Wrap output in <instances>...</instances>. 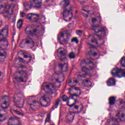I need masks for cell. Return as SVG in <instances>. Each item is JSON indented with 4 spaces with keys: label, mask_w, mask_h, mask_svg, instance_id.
<instances>
[{
    "label": "cell",
    "mask_w": 125,
    "mask_h": 125,
    "mask_svg": "<svg viewBox=\"0 0 125 125\" xmlns=\"http://www.w3.org/2000/svg\"><path fill=\"white\" fill-rule=\"evenodd\" d=\"M63 5L65 6V7L67 6V5L70 4L69 0H63Z\"/></svg>",
    "instance_id": "cell-43"
},
{
    "label": "cell",
    "mask_w": 125,
    "mask_h": 125,
    "mask_svg": "<svg viewBox=\"0 0 125 125\" xmlns=\"http://www.w3.org/2000/svg\"><path fill=\"white\" fill-rule=\"evenodd\" d=\"M8 5L6 0H0V13H4Z\"/></svg>",
    "instance_id": "cell-25"
},
{
    "label": "cell",
    "mask_w": 125,
    "mask_h": 125,
    "mask_svg": "<svg viewBox=\"0 0 125 125\" xmlns=\"http://www.w3.org/2000/svg\"><path fill=\"white\" fill-rule=\"evenodd\" d=\"M72 9L71 6L69 4L65 7V9L63 13V19L66 21H69L72 19Z\"/></svg>",
    "instance_id": "cell-9"
},
{
    "label": "cell",
    "mask_w": 125,
    "mask_h": 125,
    "mask_svg": "<svg viewBox=\"0 0 125 125\" xmlns=\"http://www.w3.org/2000/svg\"><path fill=\"white\" fill-rule=\"evenodd\" d=\"M69 93L73 96H79L81 94L79 88L73 86L71 87L69 89Z\"/></svg>",
    "instance_id": "cell-22"
},
{
    "label": "cell",
    "mask_w": 125,
    "mask_h": 125,
    "mask_svg": "<svg viewBox=\"0 0 125 125\" xmlns=\"http://www.w3.org/2000/svg\"><path fill=\"white\" fill-rule=\"evenodd\" d=\"M78 83V81L75 78H72L71 79V80L69 81V85L70 87H73L75 86Z\"/></svg>",
    "instance_id": "cell-37"
},
{
    "label": "cell",
    "mask_w": 125,
    "mask_h": 125,
    "mask_svg": "<svg viewBox=\"0 0 125 125\" xmlns=\"http://www.w3.org/2000/svg\"><path fill=\"white\" fill-rule=\"evenodd\" d=\"M51 100L49 96H43L41 97L40 99V103L43 107H47L50 104Z\"/></svg>",
    "instance_id": "cell-20"
},
{
    "label": "cell",
    "mask_w": 125,
    "mask_h": 125,
    "mask_svg": "<svg viewBox=\"0 0 125 125\" xmlns=\"http://www.w3.org/2000/svg\"><path fill=\"white\" fill-rule=\"evenodd\" d=\"M11 111L13 115L17 118H21L23 117V113L21 110L20 109V107L17 106L16 105H14L11 107Z\"/></svg>",
    "instance_id": "cell-13"
},
{
    "label": "cell",
    "mask_w": 125,
    "mask_h": 125,
    "mask_svg": "<svg viewBox=\"0 0 125 125\" xmlns=\"http://www.w3.org/2000/svg\"><path fill=\"white\" fill-rule=\"evenodd\" d=\"M1 74H2V73H1V72L0 71V77H1Z\"/></svg>",
    "instance_id": "cell-50"
},
{
    "label": "cell",
    "mask_w": 125,
    "mask_h": 125,
    "mask_svg": "<svg viewBox=\"0 0 125 125\" xmlns=\"http://www.w3.org/2000/svg\"><path fill=\"white\" fill-rule=\"evenodd\" d=\"M11 0V1H13L14 0Z\"/></svg>",
    "instance_id": "cell-51"
},
{
    "label": "cell",
    "mask_w": 125,
    "mask_h": 125,
    "mask_svg": "<svg viewBox=\"0 0 125 125\" xmlns=\"http://www.w3.org/2000/svg\"><path fill=\"white\" fill-rule=\"evenodd\" d=\"M44 29L40 25H30L25 30V32L27 35H35L37 36H41L43 34Z\"/></svg>",
    "instance_id": "cell-1"
},
{
    "label": "cell",
    "mask_w": 125,
    "mask_h": 125,
    "mask_svg": "<svg viewBox=\"0 0 125 125\" xmlns=\"http://www.w3.org/2000/svg\"><path fill=\"white\" fill-rule=\"evenodd\" d=\"M87 54L89 58L92 60H96L100 56L99 51L96 49L95 47H93L89 49Z\"/></svg>",
    "instance_id": "cell-10"
},
{
    "label": "cell",
    "mask_w": 125,
    "mask_h": 125,
    "mask_svg": "<svg viewBox=\"0 0 125 125\" xmlns=\"http://www.w3.org/2000/svg\"><path fill=\"white\" fill-rule=\"evenodd\" d=\"M62 99L63 101H66L68 100V97L66 95H63L62 96Z\"/></svg>",
    "instance_id": "cell-45"
},
{
    "label": "cell",
    "mask_w": 125,
    "mask_h": 125,
    "mask_svg": "<svg viewBox=\"0 0 125 125\" xmlns=\"http://www.w3.org/2000/svg\"><path fill=\"white\" fill-rule=\"evenodd\" d=\"M27 19L32 22L37 21L39 19V16L37 14L33 13H30L27 16Z\"/></svg>",
    "instance_id": "cell-24"
},
{
    "label": "cell",
    "mask_w": 125,
    "mask_h": 125,
    "mask_svg": "<svg viewBox=\"0 0 125 125\" xmlns=\"http://www.w3.org/2000/svg\"><path fill=\"white\" fill-rule=\"evenodd\" d=\"M107 84L108 86H113L115 84V80L113 78H110L107 80Z\"/></svg>",
    "instance_id": "cell-38"
},
{
    "label": "cell",
    "mask_w": 125,
    "mask_h": 125,
    "mask_svg": "<svg viewBox=\"0 0 125 125\" xmlns=\"http://www.w3.org/2000/svg\"><path fill=\"white\" fill-rule=\"evenodd\" d=\"M8 46V42L6 39L0 40V48L2 49H6Z\"/></svg>",
    "instance_id": "cell-29"
},
{
    "label": "cell",
    "mask_w": 125,
    "mask_h": 125,
    "mask_svg": "<svg viewBox=\"0 0 125 125\" xmlns=\"http://www.w3.org/2000/svg\"><path fill=\"white\" fill-rule=\"evenodd\" d=\"M0 102L1 106L3 109H7L10 105V98L8 96L6 95L3 96Z\"/></svg>",
    "instance_id": "cell-17"
},
{
    "label": "cell",
    "mask_w": 125,
    "mask_h": 125,
    "mask_svg": "<svg viewBox=\"0 0 125 125\" xmlns=\"http://www.w3.org/2000/svg\"><path fill=\"white\" fill-rule=\"evenodd\" d=\"M31 109L33 110L38 109L39 107V104L38 101H34L30 104Z\"/></svg>",
    "instance_id": "cell-34"
},
{
    "label": "cell",
    "mask_w": 125,
    "mask_h": 125,
    "mask_svg": "<svg viewBox=\"0 0 125 125\" xmlns=\"http://www.w3.org/2000/svg\"><path fill=\"white\" fill-rule=\"evenodd\" d=\"M78 1L81 3H84L87 2V0H78Z\"/></svg>",
    "instance_id": "cell-47"
},
{
    "label": "cell",
    "mask_w": 125,
    "mask_h": 125,
    "mask_svg": "<svg viewBox=\"0 0 125 125\" xmlns=\"http://www.w3.org/2000/svg\"><path fill=\"white\" fill-rule=\"evenodd\" d=\"M66 51L63 48H60L58 50L57 54L58 58L62 61L65 60L66 58Z\"/></svg>",
    "instance_id": "cell-21"
},
{
    "label": "cell",
    "mask_w": 125,
    "mask_h": 125,
    "mask_svg": "<svg viewBox=\"0 0 125 125\" xmlns=\"http://www.w3.org/2000/svg\"><path fill=\"white\" fill-rule=\"evenodd\" d=\"M111 73L115 76L122 77L125 76V71L124 69L115 68L112 70Z\"/></svg>",
    "instance_id": "cell-15"
},
{
    "label": "cell",
    "mask_w": 125,
    "mask_h": 125,
    "mask_svg": "<svg viewBox=\"0 0 125 125\" xmlns=\"http://www.w3.org/2000/svg\"><path fill=\"white\" fill-rule=\"evenodd\" d=\"M69 37V33L66 31L62 30L58 34V39L60 43L63 45L68 43Z\"/></svg>",
    "instance_id": "cell-5"
},
{
    "label": "cell",
    "mask_w": 125,
    "mask_h": 125,
    "mask_svg": "<svg viewBox=\"0 0 125 125\" xmlns=\"http://www.w3.org/2000/svg\"><path fill=\"white\" fill-rule=\"evenodd\" d=\"M76 33L79 35H81L82 34V32L81 31H76Z\"/></svg>",
    "instance_id": "cell-48"
},
{
    "label": "cell",
    "mask_w": 125,
    "mask_h": 125,
    "mask_svg": "<svg viewBox=\"0 0 125 125\" xmlns=\"http://www.w3.org/2000/svg\"><path fill=\"white\" fill-rule=\"evenodd\" d=\"M121 65L123 67H124L125 66V58L124 57H123L121 60Z\"/></svg>",
    "instance_id": "cell-42"
},
{
    "label": "cell",
    "mask_w": 125,
    "mask_h": 125,
    "mask_svg": "<svg viewBox=\"0 0 125 125\" xmlns=\"http://www.w3.org/2000/svg\"><path fill=\"white\" fill-rule=\"evenodd\" d=\"M13 101L15 105L21 108L23 107L25 103V98L24 95L21 93H17L14 94Z\"/></svg>",
    "instance_id": "cell-4"
},
{
    "label": "cell",
    "mask_w": 125,
    "mask_h": 125,
    "mask_svg": "<svg viewBox=\"0 0 125 125\" xmlns=\"http://www.w3.org/2000/svg\"><path fill=\"white\" fill-rule=\"evenodd\" d=\"M87 42L88 43L93 47H96L99 45L98 41L94 36H90L88 38Z\"/></svg>",
    "instance_id": "cell-19"
},
{
    "label": "cell",
    "mask_w": 125,
    "mask_h": 125,
    "mask_svg": "<svg viewBox=\"0 0 125 125\" xmlns=\"http://www.w3.org/2000/svg\"><path fill=\"white\" fill-rule=\"evenodd\" d=\"M72 42H75V43H78V39H77L76 38H74L72 39Z\"/></svg>",
    "instance_id": "cell-46"
},
{
    "label": "cell",
    "mask_w": 125,
    "mask_h": 125,
    "mask_svg": "<svg viewBox=\"0 0 125 125\" xmlns=\"http://www.w3.org/2000/svg\"><path fill=\"white\" fill-rule=\"evenodd\" d=\"M20 124L19 120L15 118H11L9 120L8 124L9 125H19Z\"/></svg>",
    "instance_id": "cell-32"
},
{
    "label": "cell",
    "mask_w": 125,
    "mask_h": 125,
    "mask_svg": "<svg viewBox=\"0 0 125 125\" xmlns=\"http://www.w3.org/2000/svg\"><path fill=\"white\" fill-rule=\"evenodd\" d=\"M124 104V102L123 99H119L118 100L116 104H117V106L119 107L122 106H123V105Z\"/></svg>",
    "instance_id": "cell-39"
},
{
    "label": "cell",
    "mask_w": 125,
    "mask_h": 125,
    "mask_svg": "<svg viewBox=\"0 0 125 125\" xmlns=\"http://www.w3.org/2000/svg\"><path fill=\"white\" fill-rule=\"evenodd\" d=\"M8 27L6 25L0 32V40L6 39L8 35Z\"/></svg>",
    "instance_id": "cell-23"
},
{
    "label": "cell",
    "mask_w": 125,
    "mask_h": 125,
    "mask_svg": "<svg viewBox=\"0 0 125 125\" xmlns=\"http://www.w3.org/2000/svg\"><path fill=\"white\" fill-rule=\"evenodd\" d=\"M6 53L3 49H0V62H3L6 59Z\"/></svg>",
    "instance_id": "cell-31"
},
{
    "label": "cell",
    "mask_w": 125,
    "mask_h": 125,
    "mask_svg": "<svg viewBox=\"0 0 125 125\" xmlns=\"http://www.w3.org/2000/svg\"><path fill=\"white\" fill-rule=\"evenodd\" d=\"M94 10L93 8L91 6H87L84 7L82 10V14L84 16L87 17L90 16L93 13Z\"/></svg>",
    "instance_id": "cell-18"
},
{
    "label": "cell",
    "mask_w": 125,
    "mask_h": 125,
    "mask_svg": "<svg viewBox=\"0 0 125 125\" xmlns=\"http://www.w3.org/2000/svg\"><path fill=\"white\" fill-rule=\"evenodd\" d=\"M14 78L18 82L24 83L27 82L28 79V75L24 71H18L15 72L14 74Z\"/></svg>",
    "instance_id": "cell-3"
},
{
    "label": "cell",
    "mask_w": 125,
    "mask_h": 125,
    "mask_svg": "<svg viewBox=\"0 0 125 125\" xmlns=\"http://www.w3.org/2000/svg\"><path fill=\"white\" fill-rule=\"evenodd\" d=\"M75 113H73L70 112L68 114L66 117V120L67 123H71L74 119Z\"/></svg>",
    "instance_id": "cell-27"
},
{
    "label": "cell",
    "mask_w": 125,
    "mask_h": 125,
    "mask_svg": "<svg viewBox=\"0 0 125 125\" xmlns=\"http://www.w3.org/2000/svg\"><path fill=\"white\" fill-rule=\"evenodd\" d=\"M69 57L71 59H73L75 57V54L73 52H71L69 55Z\"/></svg>",
    "instance_id": "cell-44"
},
{
    "label": "cell",
    "mask_w": 125,
    "mask_h": 125,
    "mask_svg": "<svg viewBox=\"0 0 125 125\" xmlns=\"http://www.w3.org/2000/svg\"><path fill=\"white\" fill-rule=\"evenodd\" d=\"M83 106L81 104L76 102L74 104L70 106L69 109V112L73 113H78L82 110Z\"/></svg>",
    "instance_id": "cell-14"
},
{
    "label": "cell",
    "mask_w": 125,
    "mask_h": 125,
    "mask_svg": "<svg viewBox=\"0 0 125 125\" xmlns=\"http://www.w3.org/2000/svg\"><path fill=\"white\" fill-rule=\"evenodd\" d=\"M8 116V113L3 110H0V121H3L5 120Z\"/></svg>",
    "instance_id": "cell-30"
},
{
    "label": "cell",
    "mask_w": 125,
    "mask_h": 125,
    "mask_svg": "<svg viewBox=\"0 0 125 125\" xmlns=\"http://www.w3.org/2000/svg\"><path fill=\"white\" fill-rule=\"evenodd\" d=\"M65 77L61 72H57L54 73L52 77V80L54 83V86L59 87L61 84L64 81Z\"/></svg>",
    "instance_id": "cell-2"
},
{
    "label": "cell",
    "mask_w": 125,
    "mask_h": 125,
    "mask_svg": "<svg viewBox=\"0 0 125 125\" xmlns=\"http://www.w3.org/2000/svg\"><path fill=\"white\" fill-rule=\"evenodd\" d=\"M93 28L94 32L98 36L101 37L105 35V30L102 27L98 25V26L93 27Z\"/></svg>",
    "instance_id": "cell-16"
},
{
    "label": "cell",
    "mask_w": 125,
    "mask_h": 125,
    "mask_svg": "<svg viewBox=\"0 0 125 125\" xmlns=\"http://www.w3.org/2000/svg\"><path fill=\"white\" fill-rule=\"evenodd\" d=\"M68 102H67V104L69 106H72V105L76 103V100L73 96H70L68 99Z\"/></svg>",
    "instance_id": "cell-33"
},
{
    "label": "cell",
    "mask_w": 125,
    "mask_h": 125,
    "mask_svg": "<svg viewBox=\"0 0 125 125\" xmlns=\"http://www.w3.org/2000/svg\"><path fill=\"white\" fill-rule=\"evenodd\" d=\"M81 66L83 71L86 72L92 70L94 67V64L89 59H85L82 61Z\"/></svg>",
    "instance_id": "cell-6"
},
{
    "label": "cell",
    "mask_w": 125,
    "mask_h": 125,
    "mask_svg": "<svg viewBox=\"0 0 125 125\" xmlns=\"http://www.w3.org/2000/svg\"><path fill=\"white\" fill-rule=\"evenodd\" d=\"M22 23H23V21L22 20H19L18 21L17 23V27L19 29H20L21 28L22 25Z\"/></svg>",
    "instance_id": "cell-41"
},
{
    "label": "cell",
    "mask_w": 125,
    "mask_h": 125,
    "mask_svg": "<svg viewBox=\"0 0 125 125\" xmlns=\"http://www.w3.org/2000/svg\"><path fill=\"white\" fill-rule=\"evenodd\" d=\"M89 21L91 25L95 27L99 25L101 23V19L99 16L93 14L90 15Z\"/></svg>",
    "instance_id": "cell-12"
},
{
    "label": "cell",
    "mask_w": 125,
    "mask_h": 125,
    "mask_svg": "<svg viewBox=\"0 0 125 125\" xmlns=\"http://www.w3.org/2000/svg\"><path fill=\"white\" fill-rule=\"evenodd\" d=\"M115 99L114 96H111L109 99V103L110 104L113 105L115 103Z\"/></svg>",
    "instance_id": "cell-40"
},
{
    "label": "cell",
    "mask_w": 125,
    "mask_h": 125,
    "mask_svg": "<svg viewBox=\"0 0 125 125\" xmlns=\"http://www.w3.org/2000/svg\"><path fill=\"white\" fill-rule=\"evenodd\" d=\"M17 55L19 59L24 63H28L31 60V55L25 51H20L18 52Z\"/></svg>",
    "instance_id": "cell-8"
},
{
    "label": "cell",
    "mask_w": 125,
    "mask_h": 125,
    "mask_svg": "<svg viewBox=\"0 0 125 125\" xmlns=\"http://www.w3.org/2000/svg\"><path fill=\"white\" fill-rule=\"evenodd\" d=\"M2 19L0 18V27L2 26Z\"/></svg>",
    "instance_id": "cell-49"
},
{
    "label": "cell",
    "mask_w": 125,
    "mask_h": 125,
    "mask_svg": "<svg viewBox=\"0 0 125 125\" xmlns=\"http://www.w3.org/2000/svg\"><path fill=\"white\" fill-rule=\"evenodd\" d=\"M31 3L33 6L36 8H39L42 5V0H31Z\"/></svg>",
    "instance_id": "cell-26"
},
{
    "label": "cell",
    "mask_w": 125,
    "mask_h": 125,
    "mask_svg": "<svg viewBox=\"0 0 125 125\" xmlns=\"http://www.w3.org/2000/svg\"><path fill=\"white\" fill-rule=\"evenodd\" d=\"M59 67L60 68L61 70V71L62 72H66L68 70V65L67 63H64L62 65H60Z\"/></svg>",
    "instance_id": "cell-36"
},
{
    "label": "cell",
    "mask_w": 125,
    "mask_h": 125,
    "mask_svg": "<svg viewBox=\"0 0 125 125\" xmlns=\"http://www.w3.org/2000/svg\"><path fill=\"white\" fill-rule=\"evenodd\" d=\"M34 44V42L31 38H27L21 42L20 46L22 49H30L33 47Z\"/></svg>",
    "instance_id": "cell-7"
},
{
    "label": "cell",
    "mask_w": 125,
    "mask_h": 125,
    "mask_svg": "<svg viewBox=\"0 0 125 125\" xmlns=\"http://www.w3.org/2000/svg\"><path fill=\"white\" fill-rule=\"evenodd\" d=\"M82 85L85 87L89 88L92 85V83L89 80L85 79L83 81Z\"/></svg>",
    "instance_id": "cell-35"
},
{
    "label": "cell",
    "mask_w": 125,
    "mask_h": 125,
    "mask_svg": "<svg viewBox=\"0 0 125 125\" xmlns=\"http://www.w3.org/2000/svg\"><path fill=\"white\" fill-rule=\"evenodd\" d=\"M117 117L122 122L125 121V112L124 109L119 111L117 114Z\"/></svg>",
    "instance_id": "cell-28"
},
{
    "label": "cell",
    "mask_w": 125,
    "mask_h": 125,
    "mask_svg": "<svg viewBox=\"0 0 125 125\" xmlns=\"http://www.w3.org/2000/svg\"><path fill=\"white\" fill-rule=\"evenodd\" d=\"M43 87L44 91L48 94L52 95L54 93V86L50 83H44L43 84Z\"/></svg>",
    "instance_id": "cell-11"
}]
</instances>
